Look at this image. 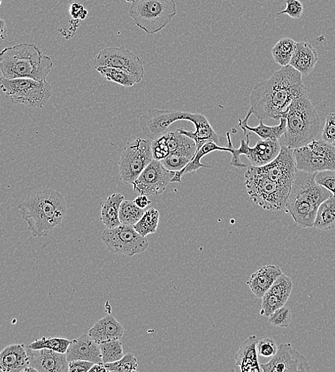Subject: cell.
I'll list each match as a JSON object with an SVG mask.
<instances>
[{
	"label": "cell",
	"mask_w": 335,
	"mask_h": 372,
	"mask_svg": "<svg viewBox=\"0 0 335 372\" xmlns=\"http://www.w3.org/2000/svg\"><path fill=\"white\" fill-rule=\"evenodd\" d=\"M321 139L331 144L335 141V113H330L327 116Z\"/></svg>",
	"instance_id": "41"
},
{
	"label": "cell",
	"mask_w": 335,
	"mask_h": 372,
	"mask_svg": "<svg viewBox=\"0 0 335 372\" xmlns=\"http://www.w3.org/2000/svg\"><path fill=\"white\" fill-rule=\"evenodd\" d=\"M260 367L263 372L310 371L305 356L290 343L279 345L276 354L267 363L260 364Z\"/></svg>",
	"instance_id": "16"
},
{
	"label": "cell",
	"mask_w": 335,
	"mask_h": 372,
	"mask_svg": "<svg viewBox=\"0 0 335 372\" xmlns=\"http://www.w3.org/2000/svg\"><path fill=\"white\" fill-rule=\"evenodd\" d=\"M144 209L138 207L134 202L124 201L121 204L120 211V220L121 223L134 225L145 213Z\"/></svg>",
	"instance_id": "32"
},
{
	"label": "cell",
	"mask_w": 335,
	"mask_h": 372,
	"mask_svg": "<svg viewBox=\"0 0 335 372\" xmlns=\"http://www.w3.org/2000/svg\"><path fill=\"white\" fill-rule=\"evenodd\" d=\"M269 322L276 328H286L292 323V312L289 308L284 306L272 314L269 317Z\"/></svg>",
	"instance_id": "37"
},
{
	"label": "cell",
	"mask_w": 335,
	"mask_h": 372,
	"mask_svg": "<svg viewBox=\"0 0 335 372\" xmlns=\"http://www.w3.org/2000/svg\"><path fill=\"white\" fill-rule=\"evenodd\" d=\"M316 173L298 170L285 205L286 213L302 228L313 227L320 206L333 196L316 182Z\"/></svg>",
	"instance_id": "3"
},
{
	"label": "cell",
	"mask_w": 335,
	"mask_h": 372,
	"mask_svg": "<svg viewBox=\"0 0 335 372\" xmlns=\"http://www.w3.org/2000/svg\"><path fill=\"white\" fill-rule=\"evenodd\" d=\"M257 337L255 335L249 337L239 347L235 354L236 365L241 368L243 372H260L262 371L258 361Z\"/></svg>",
	"instance_id": "22"
},
{
	"label": "cell",
	"mask_w": 335,
	"mask_h": 372,
	"mask_svg": "<svg viewBox=\"0 0 335 372\" xmlns=\"http://www.w3.org/2000/svg\"><path fill=\"white\" fill-rule=\"evenodd\" d=\"M154 160L149 140L136 137L126 144L119 162L120 180L127 184L136 180Z\"/></svg>",
	"instance_id": "9"
},
{
	"label": "cell",
	"mask_w": 335,
	"mask_h": 372,
	"mask_svg": "<svg viewBox=\"0 0 335 372\" xmlns=\"http://www.w3.org/2000/svg\"><path fill=\"white\" fill-rule=\"evenodd\" d=\"M176 172L168 170L154 159L132 183L134 192L140 195L158 196L168 188Z\"/></svg>",
	"instance_id": "13"
},
{
	"label": "cell",
	"mask_w": 335,
	"mask_h": 372,
	"mask_svg": "<svg viewBox=\"0 0 335 372\" xmlns=\"http://www.w3.org/2000/svg\"><path fill=\"white\" fill-rule=\"evenodd\" d=\"M282 273L280 267L278 266H264L252 274L247 282V285L256 297L263 299L277 280V278Z\"/></svg>",
	"instance_id": "20"
},
{
	"label": "cell",
	"mask_w": 335,
	"mask_h": 372,
	"mask_svg": "<svg viewBox=\"0 0 335 372\" xmlns=\"http://www.w3.org/2000/svg\"><path fill=\"white\" fill-rule=\"evenodd\" d=\"M134 204L140 209H145L152 204L146 195H140L134 200Z\"/></svg>",
	"instance_id": "45"
},
{
	"label": "cell",
	"mask_w": 335,
	"mask_h": 372,
	"mask_svg": "<svg viewBox=\"0 0 335 372\" xmlns=\"http://www.w3.org/2000/svg\"><path fill=\"white\" fill-rule=\"evenodd\" d=\"M260 168L272 180L290 191L298 170L293 149L284 145L273 161Z\"/></svg>",
	"instance_id": "15"
},
{
	"label": "cell",
	"mask_w": 335,
	"mask_h": 372,
	"mask_svg": "<svg viewBox=\"0 0 335 372\" xmlns=\"http://www.w3.org/2000/svg\"><path fill=\"white\" fill-rule=\"evenodd\" d=\"M246 186L251 199L265 210H284L291 191L269 178L260 168L249 166L245 174Z\"/></svg>",
	"instance_id": "6"
},
{
	"label": "cell",
	"mask_w": 335,
	"mask_h": 372,
	"mask_svg": "<svg viewBox=\"0 0 335 372\" xmlns=\"http://www.w3.org/2000/svg\"><path fill=\"white\" fill-rule=\"evenodd\" d=\"M293 289V283L291 278L282 273L277 278L269 291L286 303L291 295Z\"/></svg>",
	"instance_id": "35"
},
{
	"label": "cell",
	"mask_w": 335,
	"mask_h": 372,
	"mask_svg": "<svg viewBox=\"0 0 335 372\" xmlns=\"http://www.w3.org/2000/svg\"><path fill=\"white\" fill-rule=\"evenodd\" d=\"M316 182L335 196V170H325L316 173Z\"/></svg>",
	"instance_id": "39"
},
{
	"label": "cell",
	"mask_w": 335,
	"mask_h": 372,
	"mask_svg": "<svg viewBox=\"0 0 335 372\" xmlns=\"http://www.w3.org/2000/svg\"><path fill=\"white\" fill-rule=\"evenodd\" d=\"M30 366L38 372H68L69 361L67 354L51 349H32L26 347Z\"/></svg>",
	"instance_id": "17"
},
{
	"label": "cell",
	"mask_w": 335,
	"mask_h": 372,
	"mask_svg": "<svg viewBox=\"0 0 335 372\" xmlns=\"http://www.w3.org/2000/svg\"><path fill=\"white\" fill-rule=\"evenodd\" d=\"M129 16L135 25L148 35L163 30L177 15L174 0H135Z\"/></svg>",
	"instance_id": "7"
},
{
	"label": "cell",
	"mask_w": 335,
	"mask_h": 372,
	"mask_svg": "<svg viewBox=\"0 0 335 372\" xmlns=\"http://www.w3.org/2000/svg\"><path fill=\"white\" fill-rule=\"evenodd\" d=\"M318 60V54L311 44L299 42L296 43L290 66L303 75H308L314 70Z\"/></svg>",
	"instance_id": "23"
},
{
	"label": "cell",
	"mask_w": 335,
	"mask_h": 372,
	"mask_svg": "<svg viewBox=\"0 0 335 372\" xmlns=\"http://www.w3.org/2000/svg\"><path fill=\"white\" fill-rule=\"evenodd\" d=\"M68 361L85 360L94 364L103 363L100 345L90 336L82 335L71 342L66 353Z\"/></svg>",
	"instance_id": "18"
},
{
	"label": "cell",
	"mask_w": 335,
	"mask_h": 372,
	"mask_svg": "<svg viewBox=\"0 0 335 372\" xmlns=\"http://www.w3.org/2000/svg\"><path fill=\"white\" fill-rule=\"evenodd\" d=\"M94 363L85 360H74L69 362L70 372H87Z\"/></svg>",
	"instance_id": "43"
},
{
	"label": "cell",
	"mask_w": 335,
	"mask_h": 372,
	"mask_svg": "<svg viewBox=\"0 0 335 372\" xmlns=\"http://www.w3.org/2000/svg\"><path fill=\"white\" fill-rule=\"evenodd\" d=\"M124 333L123 325L110 314L96 321L88 332L90 337L99 344L120 340Z\"/></svg>",
	"instance_id": "19"
},
{
	"label": "cell",
	"mask_w": 335,
	"mask_h": 372,
	"mask_svg": "<svg viewBox=\"0 0 335 372\" xmlns=\"http://www.w3.org/2000/svg\"><path fill=\"white\" fill-rule=\"evenodd\" d=\"M70 11L71 16L75 19L84 20L87 15V11H84L83 6L78 4H72Z\"/></svg>",
	"instance_id": "44"
},
{
	"label": "cell",
	"mask_w": 335,
	"mask_h": 372,
	"mask_svg": "<svg viewBox=\"0 0 335 372\" xmlns=\"http://www.w3.org/2000/svg\"><path fill=\"white\" fill-rule=\"evenodd\" d=\"M296 42L290 37H282L274 45L271 54L274 61L284 67L289 66L293 58Z\"/></svg>",
	"instance_id": "28"
},
{
	"label": "cell",
	"mask_w": 335,
	"mask_h": 372,
	"mask_svg": "<svg viewBox=\"0 0 335 372\" xmlns=\"http://www.w3.org/2000/svg\"><path fill=\"white\" fill-rule=\"evenodd\" d=\"M227 142H228V147H221L214 142H208L206 144H205L200 150L197 151L196 155L195 156L194 159L191 160L187 166H185L183 169H182L179 171L176 172V174L173 179L172 180L171 182H182V178L184 175L194 172L198 170V169L201 168H213L212 166H208L206 165H203L201 163V160L206 156L208 154H210L215 151H227L231 153L232 146V143L231 141V137L229 132H227Z\"/></svg>",
	"instance_id": "24"
},
{
	"label": "cell",
	"mask_w": 335,
	"mask_h": 372,
	"mask_svg": "<svg viewBox=\"0 0 335 372\" xmlns=\"http://www.w3.org/2000/svg\"><path fill=\"white\" fill-rule=\"evenodd\" d=\"M285 304L284 301L268 291L263 297L260 314L269 317Z\"/></svg>",
	"instance_id": "38"
},
{
	"label": "cell",
	"mask_w": 335,
	"mask_h": 372,
	"mask_svg": "<svg viewBox=\"0 0 335 372\" xmlns=\"http://www.w3.org/2000/svg\"><path fill=\"white\" fill-rule=\"evenodd\" d=\"M108 369L104 363L94 364L90 368L89 372H106Z\"/></svg>",
	"instance_id": "47"
},
{
	"label": "cell",
	"mask_w": 335,
	"mask_h": 372,
	"mask_svg": "<svg viewBox=\"0 0 335 372\" xmlns=\"http://www.w3.org/2000/svg\"><path fill=\"white\" fill-rule=\"evenodd\" d=\"M105 365L108 371L132 372L137 371L138 363L134 354L127 353L121 359L115 362L105 364Z\"/></svg>",
	"instance_id": "36"
},
{
	"label": "cell",
	"mask_w": 335,
	"mask_h": 372,
	"mask_svg": "<svg viewBox=\"0 0 335 372\" xmlns=\"http://www.w3.org/2000/svg\"><path fill=\"white\" fill-rule=\"evenodd\" d=\"M252 115L253 114L251 109L244 120H239V127L244 130L246 135H247L248 131H251L256 133L263 140L272 139L279 141L286 128V119L285 118H282L279 120L280 123L278 125H265L263 120H260V124L258 126L251 127L248 125V120Z\"/></svg>",
	"instance_id": "25"
},
{
	"label": "cell",
	"mask_w": 335,
	"mask_h": 372,
	"mask_svg": "<svg viewBox=\"0 0 335 372\" xmlns=\"http://www.w3.org/2000/svg\"><path fill=\"white\" fill-rule=\"evenodd\" d=\"M194 157L193 154L177 151L170 154L160 162L168 170L177 172L187 166Z\"/></svg>",
	"instance_id": "33"
},
{
	"label": "cell",
	"mask_w": 335,
	"mask_h": 372,
	"mask_svg": "<svg viewBox=\"0 0 335 372\" xmlns=\"http://www.w3.org/2000/svg\"><path fill=\"white\" fill-rule=\"evenodd\" d=\"M30 365L24 345H11L0 353V368L4 372H21Z\"/></svg>",
	"instance_id": "21"
},
{
	"label": "cell",
	"mask_w": 335,
	"mask_h": 372,
	"mask_svg": "<svg viewBox=\"0 0 335 372\" xmlns=\"http://www.w3.org/2000/svg\"><path fill=\"white\" fill-rule=\"evenodd\" d=\"M99 345L104 364L115 362L125 355L122 342L120 340L106 342Z\"/></svg>",
	"instance_id": "34"
},
{
	"label": "cell",
	"mask_w": 335,
	"mask_h": 372,
	"mask_svg": "<svg viewBox=\"0 0 335 372\" xmlns=\"http://www.w3.org/2000/svg\"><path fill=\"white\" fill-rule=\"evenodd\" d=\"M125 1L129 4H132L133 2L135 1V0H125Z\"/></svg>",
	"instance_id": "49"
},
{
	"label": "cell",
	"mask_w": 335,
	"mask_h": 372,
	"mask_svg": "<svg viewBox=\"0 0 335 372\" xmlns=\"http://www.w3.org/2000/svg\"><path fill=\"white\" fill-rule=\"evenodd\" d=\"M293 154L298 170L310 173L335 170V147L322 139L293 149Z\"/></svg>",
	"instance_id": "10"
},
{
	"label": "cell",
	"mask_w": 335,
	"mask_h": 372,
	"mask_svg": "<svg viewBox=\"0 0 335 372\" xmlns=\"http://www.w3.org/2000/svg\"><path fill=\"white\" fill-rule=\"evenodd\" d=\"M258 354L264 357L274 356L278 350V346L272 338H264L258 342Z\"/></svg>",
	"instance_id": "42"
},
{
	"label": "cell",
	"mask_w": 335,
	"mask_h": 372,
	"mask_svg": "<svg viewBox=\"0 0 335 372\" xmlns=\"http://www.w3.org/2000/svg\"><path fill=\"white\" fill-rule=\"evenodd\" d=\"M331 144L335 147V141Z\"/></svg>",
	"instance_id": "50"
},
{
	"label": "cell",
	"mask_w": 335,
	"mask_h": 372,
	"mask_svg": "<svg viewBox=\"0 0 335 372\" xmlns=\"http://www.w3.org/2000/svg\"><path fill=\"white\" fill-rule=\"evenodd\" d=\"M23 372H38V371L34 367L30 365L24 369Z\"/></svg>",
	"instance_id": "48"
},
{
	"label": "cell",
	"mask_w": 335,
	"mask_h": 372,
	"mask_svg": "<svg viewBox=\"0 0 335 372\" xmlns=\"http://www.w3.org/2000/svg\"><path fill=\"white\" fill-rule=\"evenodd\" d=\"M8 25L6 22L1 19L0 20V44H3L8 36Z\"/></svg>",
	"instance_id": "46"
},
{
	"label": "cell",
	"mask_w": 335,
	"mask_h": 372,
	"mask_svg": "<svg viewBox=\"0 0 335 372\" xmlns=\"http://www.w3.org/2000/svg\"><path fill=\"white\" fill-rule=\"evenodd\" d=\"M313 228L322 230L335 229V196H331L320 206Z\"/></svg>",
	"instance_id": "27"
},
{
	"label": "cell",
	"mask_w": 335,
	"mask_h": 372,
	"mask_svg": "<svg viewBox=\"0 0 335 372\" xmlns=\"http://www.w3.org/2000/svg\"><path fill=\"white\" fill-rule=\"evenodd\" d=\"M95 70L107 80L126 87H132L142 80L134 75L119 68L99 67Z\"/></svg>",
	"instance_id": "29"
},
{
	"label": "cell",
	"mask_w": 335,
	"mask_h": 372,
	"mask_svg": "<svg viewBox=\"0 0 335 372\" xmlns=\"http://www.w3.org/2000/svg\"><path fill=\"white\" fill-rule=\"evenodd\" d=\"M125 197L120 193L110 196L102 205L101 219L107 228H113L121 224L120 211Z\"/></svg>",
	"instance_id": "26"
},
{
	"label": "cell",
	"mask_w": 335,
	"mask_h": 372,
	"mask_svg": "<svg viewBox=\"0 0 335 372\" xmlns=\"http://www.w3.org/2000/svg\"><path fill=\"white\" fill-rule=\"evenodd\" d=\"M160 221V212L151 208L143 214L140 220L134 225V229L142 237L156 234Z\"/></svg>",
	"instance_id": "30"
},
{
	"label": "cell",
	"mask_w": 335,
	"mask_h": 372,
	"mask_svg": "<svg viewBox=\"0 0 335 372\" xmlns=\"http://www.w3.org/2000/svg\"><path fill=\"white\" fill-rule=\"evenodd\" d=\"M101 238L111 253L123 256L140 254L149 247L148 239L140 235L133 225L122 223L106 229Z\"/></svg>",
	"instance_id": "11"
},
{
	"label": "cell",
	"mask_w": 335,
	"mask_h": 372,
	"mask_svg": "<svg viewBox=\"0 0 335 372\" xmlns=\"http://www.w3.org/2000/svg\"><path fill=\"white\" fill-rule=\"evenodd\" d=\"M53 68L51 58L33 44L20 43L8 46L0 54V69L6 78L46 81Z\"/></svg>",
	"instance_id": "4"
},
{
	"label": "cell",
	"mask_w": 335,
	"mask_h": 372,
	"mask_svg": "<svg viewBox=\"0 0 335 372\" xmlns=\"http://www.w3.org/2000/svg\"><path fill=\"white\" fill-rule=\"evenodd\" d=\"M283 118L286 119L283 145L291 149L309 144L320 132V118L306 94L294 100Z\"/></svg>",
	"instance_id": "5"
},
{
	"label": "cell",
	"mask_w": 335,
	"mask_h": 372,
	"mask_svg": "<svg viewBox=\"0 0 335 372\" xmlns=\"http://www.w3.org/2000/svg\"><path fill=\"white\" fill-rule=\"evenodd\" d=\"M303 75L291 66L282 67L253 88L250 102L253 114L260 120H279L294 100L306 94Z\"/></svg>",
	"instance_id": "1"
},
{
	"label": "cell",
	"mask_w": 335,
	"mask_h": 372,
	"mask_svg": "<svg viewBox=\"0 0 335 372\" xmlns=\"http://www.w3.org/2000/svg\"><path fill=\"white\" fill-rule=\"evenodd\" d=\"M0 82L1 89L12 102L30 108H43L53 96L52 85L46 81L2 77Z\"/></svg>",
	"instance_id": "8"
},
{
	"label": "cell",
	"mask_w": 335,
	"mask_h": 372,
	"mask_svg": "<svg viewBox=\"0 0 335 372\" xmlns=\"http://www.w3.org/2000/svg\"><path fill=\"white\" fill-rule=\"evenodd\" d=\"M92 64L96 69L99 67H109L126 70L141 80L145 75V69L139 57L124 46L110 48L102 50L92 59Z\"/></svg>",
	"instance_id": "14"
},
{
	"label": "cell",
	"mask_w": 335,
	"mask_h": 372,
	"mask_svg": "<svg viewBox=\"0 0 335 372\" xmlns=\"http://www.w3.org/2000/svg\"><path fill=\"white\" fill-rule=\"evenodd\" d=\"M286 8L277 13V16L287 15L293 19H299L304 12V6L300 0H286Z\"/></svg>",
	"instance_id": "40"
},
{
	"label": "cell",
	"mask_w": 335,
	"mask_h": 372,
	"mask_svg": "<svg viewBox=\"0 0 335 372\" xmlns=\"http://www.w3.org/2000/svg\"><path fill=\"white\" fill-rule=\"evenodd\" d=\"M250 135H247V142L241 140V147L236 149L232 146V160L230 165L237 168H247L241 159L242 155L246 156L252 166L262 167L273 161L279 154L282 146L279 140H262L253 148L250 147Z\"/></svg>",
	"instance_id": "12"
},
{
	"label": "cell",
	"mask_w": 335,
	"mask_h": 372,
	"mask_svg": "<svg viewBox=\"0 0 335 372\" xmlns=\"http://www.w3.org/2000/svg\"><path fill=\"white\" fill-rule=\"evenodd\" d=\"M72 341L63 337H45L37 340L27 346L32 349H47L66 354Z\"/></svg>",
	"instance_id": "31"
},
{
	"label": "cell",
	"mask_w": 335,
	"mask_h": 372,
	"mask_svg": "<svg viewBox=\"0 0 335 372\" xmlns=\"http://www.w3.org/2000/svg\"><path fill=\"white\" fill-rule=\"evenodd\" d=\"M18 209L35 237H46L63 221L68 210L65 197L54 190L30 194Z\"/></svg>",
	"instance_id": "2"
}]
</instances>
